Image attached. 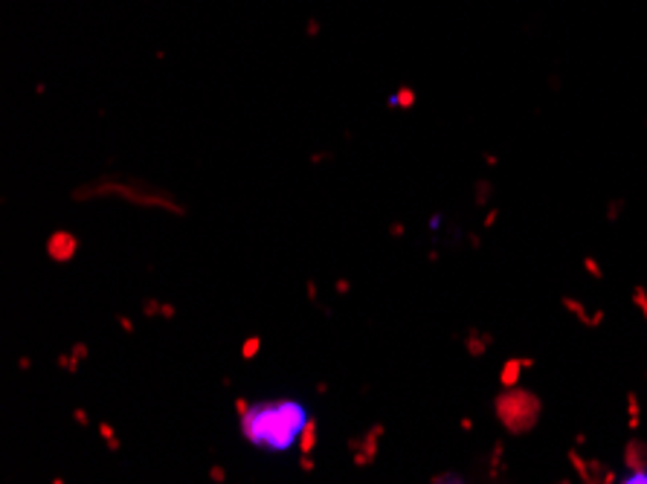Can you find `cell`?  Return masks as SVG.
<instances>
[{"mask_svg": "<svg viewBox=\"0 0 647 484\" xmlns=\"http://www.w3.org/2000/svg\"><path fill=\"white\" fill-rule=\"evenodd\" d=\"M305 403L294 397H276L253 403V409L238 417L241 421V438L255 449H273V453H285L296 444L299 429L305 424Z\"/></svg>", "mask_w": 647, "mask_h": 484, "instance_id": "obj_1", "label": "cell"}, {"mask_svg": "<svg viewBox=\"0 0 647 484\" xmlns=\"http://www.w3.org/2000/svg\"><path fill=\"white\" fill-rule=\"evenodd\" d=\"M494 415L499 426H503L508 435H528L535 432V426L543 417V400L537 392L531 389H520V386H511V389H503L494 397Z\"/></svg>", "mask_w": 647, "mask_h": 484, "instance_id": "obj_2", "label": "cell"}, {"mask_svg": "<svg viewBox=\"0 0 647 484\" xmlns=\"http://www.w3.org/2000/svg\"><path fill=\"white\" fill-rule=\"evenodd\" d=\"M105 195H122L128 198V203H134V206H145V209H166V212L171 215H180L186 218L189 215V209L183 203H177L169 191H160V189H151L149 183H142L137 180L134 189L131 186H125V183H96V186H85V189H76L73 191V200L82 203L85 198H105Z\"/></svg>", "mask_w": 647, "mask_h": 484, "instance_id": "obj_3", "label": "cell"}, {"mask_svg": "<svg viewBox=\"0 0 647 484\" xmlns=\"http://www.w3.org/2000/svg\"><path fill=\"white\" fill-rule=\"evenodd\" d=\"M78 247H82V244H78V238L70 230H53L50 235H47V241H44V252L56 264L73 261V258L78 255Z\"/></svg>", "mask_w": 647, "mask_h": 484, "instance_id": "obj_4", "label": "cell"}, {"mask_svg": "<svg viewBox=\"0 0 647 484\" xmlns=\"http://www.w3.org/2000/svg\"><path fill=\"white\" fill-rule=\"evenodd\" d=\"M383 432H386V426H383L380 421H378V424H371L366 432H360V447L351 453V464L358 467V470H366V467H371V464L378 461Z\"/></svg>", "mask_w": 647, "mask_h": 484, "instance_id": "obj_5", "label": "cell"}, {"mask_svg": "<svg viewBox=\"0 0 647 484\" xmlns=\"http://www.w3.org/2000/svg\"><path fill=\"white\" fill-rule=\"evenodd\" d=\"M462 345H464V351L471 354L473 360H479V357H485L488 354V348L494 345V334L491 331H479L476 325H471L464 331V336H462Z\"/></svg>", "mask_w": 647, "mask_h": 484, "instance_id": "obj_6", "label": "cell"}, {"mask_svg": "<svg viewBox=\"0 0 647 484\" xmlns=\"http://www.w3.org/2000/svg\"><path fill=\"white\" fill-rule=\"evenodd\" d=\"M621 461L627 467V473L633 470H647V441L641 438H630L621 449Z\"/></svg>", "mask_w": 647, "mask_h": 484, "instance_id": "obj_7", "label": "cell"}, {"mask_svg": "<svg viewBox=\"0 0 647 484\" xmlns=\"http://www.w3.org/2000/svg\"><path fill=\"white\" fill-rule=\"evenodd\" d=\"M485 476H488V481H499L505 473H508V464H505V441L503 438H496L491 444V453L488 458H485Z\"/></svg>", "mask_w": 647, "mask_h": 484, "instance_id": "obj_8", "label": "cell"}, {"mask_svg": "<svg viewBox=\"0 0 647 484\" xmlns=\"http://www.w3.org/2000/svg\"><path fill=\"white\" fill-rule=\"evenodd\" d=\"M317 444H319V421L308 415V417H305V424H302V429H299L296 449H299V453H314Z\"/></svg>", "mask_w": 647, "mask_h": 484, "instance_id": "obj_9", "label": "cell"}, {"mask_svg": "<svg viewBox=\"0 0 647 484\" xmlns=\"http://www.w3.org/2000/svg\"><path fill=\"white\" fill-rule=\"evenodd\" d=\"M523 371H528L523 357H508V360L503 363V368H499V386H503V389H511V386H520Z\"/></svg>", "mask_w": 647, "mask_h": 484, "instance_id": "obj_10", "label": "cell"}, {"mask_svg": "<svg viewBox=\"0 0 647 484\" xmlns=\"http://www.w3.org/2000/svg\"><path fill=\"white\" fill-rule=\"evenodd\" d=\"M560 304H563V311L569 313V316H575L584 328H592V313L587 311V304L580 302V299H575V296H563V299H560Z\"/></svg>", "mask_w": 647, "mask_h": 484, "instance_id": "obj_11", "label": "cell"}, {"mask_svg": "<svg viewBox=\"0 0 647 484\" xmlns=\"http://www.w3.org/2000/svg\"><path fill=\"white\" fill-rule=\"evenodd\" d=\"M96 432H99V438L105 441V447H108V453H110V456L122 453V441H119L117 426H113V424H108V421H99V424H96Z\"/></svg>", "mask_w": 647, "mask_h": 484, "instance_id": "obj_12", "label": "cell"}, {"mask_svg": "<svg viewBox=\"0 0 647 484\" xmlns=\"http://www.w3.org/2000/svg\"><path fill=\"white\" fill-rule=\"evenodd\" d=\"M494 198V183L488 180V177H479V180L473 183V203L482 209V206H488Z\"/></svg>", "mask_w": 647, "mask_h": 484, "instance_id": "obj_13", "label": "cell"}, {"mask_svg": "<svg viewBox=\"0 0 647 484\" xmlns=\"http://www.w3.org/2000/svg\"><path fill=\"white\" fill-rule=\"evenodd\" d=\"M566 461H569V467L575 470V476H578V481H584V484H589V470H587V458L578 453V449L572 447L569 453H566Z\"/></svg>", "mask_w": 647, "mask_h": 484, "instance_id": "obj_14", "label": "cell"}, {"mask_svg": "<svg viewBox=\"0 0 647 484\" xmlns=\"http://www.w3.org/2000/svg\"><path fill=\"white\" fill-rule=\"evenodd\" d=\"M258 351H262V336L258 334H250L244 343H241V360H255L258 357Z\"/></svg>", "mask_w": 647, "mask_h": 484, "instance_id": "obj_15", "label": "cell"}, {"mask_svg": "<svg viewBox=\"0 0 647 484\" xmlns=\"http://www.w3.org/2000/svg\"><path fill=\"white\" fill-rule=\"evenodd\" d=\"M56 365L61 368V371H67V374H78V368H82V360H78L76 357V354L73 351H67V354H58V357H56Z\"/></svg>", "mask_w": 647, "mask_h": 484, "instance_id": "obj_16", "label": "cell"}, {"mask_svg": "<svg viewBox=\"0 0 647 484\" xmlns=\"http://www.w3.org/2000/svg\"><path fill=\"white\" fill-rule=\"evenodd\" d=\"M389 107H403V110H410L412 105H415V90H410V87H403L398 96H392L389 102H386Z\"/></svg>", "mask_w": 647, "mask_h": 484, "instance_id": "obj_17", "label": "cell"}, {"mask_svg": "<svg viewBox=\"0 0 647 484\" xmlns=\"http://www.w3.org/2000/svg\"><path fill=\"white\" fill-rule=\"evenodd\" d=\"M462 481H464V476L456 470H442V473L430 476V484H462Z\"/></svg>", "mask_w": 647, "mask_h": 484, "instance_id": "obj_18", "label": "cell"}, {"mask_svg": "<svg viewBox=\"0 0 647 484\" xmlns=\"http://www.w3.org/2000/svg\"><path fill=\"white\" fill-rule=\"evenodd\" d=\"M624 198H612L610 203H607V223H619V218L624 215Z\"/></svg>", "mask_w": 647, "mask_h": 484, "instance_id": "obj_19", "label": "cell"}, {"mask_svg": "<svg viewBox=\"0 0 647 484\" xmlns=\"http://www.w3.org/2000/svg\"><path fill=\"white\" fill-rule=\"evenodd\" d=\"M630 299H633V304L639 308V313L644 316V322H647V290L641 287V284H636L633 287V293H630Z\"/></svg>", "mask_w": 647, "mask_h": 484, "instance_id": "obj_20", "label": "cell"}, {"mask_svg": "<svg viewBox=\"0 0 647 484\" xmlns=\"http://www.w3.org/2000/svg\"><path fill=\"white\" fill-rule=\"evenodd\" d=\"M624 403H627V415L630 417H641V403H639V395L633 389L624 395Z\"/></svg>", "mask_w": 647, "mask_h": 484, "instance_id": "obj_21", "label": "cell"}, {"mask_svg": "<svg viewBox=\"0 0 647 484\" xmlns=\"http://www.w3.org/2000/svg\"><path fill=\"white\" fill-rule=\"evenodd\" d=\"M584 270H587V276H589V279H598V282L604 279V267L598 264L592 255H587V258H584Z\"/></svg>", "mask_w": 647, "mask_h": 484, "instance_id": "obj_22", "label": "cell"}, {"mask_svg": "<svg viewBox=\"0 0 647 484\" xmlns=\"http://www.w3.org/2000/svg\"><path fill=\"white\" fill-rule=\"evenodd\" d=\"M160 299H154V296H149V299H142V316L145 319H154V316H160Z\"/></svg>", "mask_w": 647, "mask_h": 484, "instance_id": "obj_23", "label": "cell"}, {"mask_svg": "<svg viewBox=\"0 0 647 484\" xmlns=\"http://www.w3.org/2000/svg\"><path fill=\"white\" fill-rule=\"evenodd\" d=\"M499 215H503V209H499V206H491L488 212H485V218H482V230H494L496 221H499Z\"/></svg>", "mask_w": 647, "mask_h": 484, "instance_id": "obj_24", "label": "cell"}, {"mask_svg": "<svg viewBox=\"0 0 647 484\" xmlns=\"http://www.w3.org/2000/svg\"><path fill=\"white\" fill-rule=\"evenodd\" d=\"M296 464H299V470H302V473H314V470H317V458H314V453H299Z\"/></svg>", "mask_w": 647, "mask_h": 484, "instance_id": "obj_25", "label": "cell"}, {"mask_svg": "<svg viewBox=\"0 0 647 484\" xmlns=\"http://www.w3.org/2000/svg\"><path fill=\"white\" fill-rule=\"evenodd\" d=\"M209 481H212V484H226V467H221V464H212V467H209Z\"/></svg>", "mask_w": 647, "mask_h": 484, "instance_id": "obj_26", "label": "cell"}, {"mask_svg": "<svg viewBox=\"0 0 647 484\" xmlns=\"http://www.w3.org/2000/svg\"><path fill=\"white\" fill-rule=\"evenodd\" d=\"M70 351H73L82 363H87V360H90V345H87V343H82V340H76V343L70 345Z\"/></svg>", "mask_w": 647, "mask_h": 484, "instance_id": "obj_27", "label": "cell"}, {"mask_svg": "<svg viewBox=\"0 0 647 484\" xmlns=\"http://www.w3.org/2000/svg\"><path fill=\"white\" fill-rule=\"evenodd\" d=\"M621 484H647V470H633V473H627L619 478Z\"/></svg>", "mask_w": 647, "mask_h": 484, "instance_id": "obj_28", "label": "cell"}, {"mask_svg": "<svg viewBox=\"0 0 647 484\" xmlns=\"http://www.w3.org/2000/svg\"><path fill=\"white\" fill-rule=\"evenodd\" d=\"M305 296H308L311 304H319V287H317V282H314L311 276L305 279Z\"/></svg>", "mask_w": 647, "mask_h": 484, "instance_id": "obj_29", "label": "cell"}, {"mask_svg": "<svg viewBox=\"0 0 647 484\" xmlns=\"http://www.w3.org/2000/svg\"><path fill=\"white\" fill-rule=\"evenodd\" d=\"M73 421H76L78 426H90L93 417H90V412H87L85 406H76V409H73Z\"/></svg>", "mask_w": 647, "mask_h": 484, "instance_id": "obj_30", "label": "cell"}, {"mask_svg": "<svg viewBox=\"0 0 647 484\" xmlns=\"http://www.w3.org/2000/svg\"><path fill=\"white\" fill-rule=\"evenodd\" d=\"M113 319H117V325L125 331V334H134L137 325H134V319L131 316H125V313H113Z\"/></svg>", "mask_w": 647, "mask_h": 484, "instance_id": "obj_31", "label": "cell"}, {"mask_svg": "<svg viewBox=\"0 0 647 484\" xmlns=\"http://www.w3.org/2000/svg\"><path fill=\"white\" fill-rule=\"evenodd\" d=\"M233 406H235V415H238V417H244V415L253 409V403H250L247 397H235V400H233Z\"/></svg>", "mask_w": 647, "mask_h": 484, "instance_id": "obj_32", "label": "cell"}, {"mask_svg": "<svg viewBox=\"0 0 647 484\" xmlns=\"http://www.w3.org/2000/svg\"><path fill=\"white\" fill-rule=\"evenodd\" d=\"M331 159H334L331 151H314V154L308 157V163H311V166H319V163H331Z\"/></svg>", "mask_w": 647, "mask_h": 484, "instance_id": "obj_33", "label": "cell"}, {"mask_svg": "<svg viewBox=\"0 0 647 484\" xmlns=\"http://www.w3.org/2000/svg\"><path fill=\"white\" fill-rule=\"evenodd\" d=\"M174 316H177V308H174L171 302H163V304H160V319H166V322H171Z\"/></svg>", "mask_w": 647, "mask_h": 484, "instance_id": "obj_34", "label": "cell"}, {"mask_svg": "<svg viewBox=\"0 0 647 484\" xmlns=\"http://www.w3.org/2000/svg\"><path fill=\"white\" fill-rule=\"evenodd\" d=\"M334 293H337V296H348V293H351V282H348V279H337V282H334Z\"/></svg>", "mask_w": 647, "mask_h": 484, "instance_id": "obj_35", "label": "cell"}, {"mask_svg": "<svg viewBox=\"0 0 647 484\" xmlns=\"http://www.w3.org/2000/svg\"><path fill=\"white\" fill-rule=\"evenodd\" d=\"M389 235L392 238H403V235H407V223H403V221H392L389 223Z\"/></svg>", "mask_w": 647, "mask_h": 484, "instance_id": "obj_36", "label": "cell"}, {"mask_svg": "<svg viewBox=\"0 0 647 484\" xmlns=\"http://www.w3.org/2000/svg\"><path fill=\"white\" fill-rule=\"evenodd\" d=\"M467 244H471V250H482V235L479 232H467Z\"/></svg>", "mask_w": 647, "mask_h": 484, "instance_id": "obj_37", "label": "cell"}, {"mask_svg": "<svg viewBox=\"0 0 647 484\" xmlns=\"http://www.w3.org/2000/svg\"><path fill=\"white\" fill-rule=\"evenodd\" d=\"M442 221H444V215H442V212H435V215H430V221H427V227H430V230L435 232V230L442 227Z\"/></svg>", "mask_w": 647, "mask_h": 484, "instance_id": "obj_38", "label": "cell"}, {"mask_svg": "<svg viewBox=\"0 0 647 484\" xmlns=\"http://www.w3.org/2000/svg\"><path fill=\"white\" fill-rule=\"evenodd\" d=\"M604 319H607V313L598 308V311H592V328H601L604 325Z\"/></svg>", "mask_w": 647, "mask_h": 484, "instance_id": "obj_39", "label": "cell"}, {"mask_svg": "<svg viewBox=\"0 0 647 484\" xmlns=\"http://www.w3.org/2000/svg\"><path fill=\"white\" fill-rule=\"evenodd\" d=\"M18 368H21V371H29V368H32V357H29V354H21V357H18Z\"/></svg>", "mask_w": 647, "mask_h": 484, "instance_id": "obj_40", "label": "cell"}, {"mask_svg": "<svg viewBox=\"0 0 647 484\" xmlns=\"http://www.w3.org/2000/svg\"><path fill=\"white\" fill-rule=\"evenodd\" d=\"M358 447H360V435H351V438L346 441V449H348V453H354Z\"/></svg>", "mask_w": 647, "mask_h": 484, "instance_id": "obj_41", "label": "cell"}, {"mask_svg": "<svg viewBox=\"0 0 647 484\" xmlns=\"http://www.w3.org/2000/svg\"><path fill=\"white\" fill-rule=\"evenodd\" d=\"M459 429H462V432H473V421H471V417H462V421H459Z\"/></svg>", "mask_w": 647, "mask_h": 484, "instance_id": "obj_42", "label": "cell"}, {"mask_svg": "<svg viewBox=\"0 0 647 484\" xmlns=\"http://www.w3.org/2000/svg\"><path fill=\"white\" fill-rule=\"evenodd\" d=\"M314 389H317V395H328V389H331V386H328L326 380H319V383L314 386Z\"/></svg>", "mask_w": 647, "mask_h": 484, "instance_id": "obj_43", "label": "cell"}, {"mask_svg": "<svg viewBox=\"0 0 647 484\" xmlns=\"http://www.w3.org/2000/svg\"><path fill=\"white\" fill-rule=\"evenodd\" d=\"M496 163H499V157H496V154H491V151L485 154V166H491V168H494Z\"/></svg>", "mask_w": 647, "mask_h": 484, "instance_id": "obj_44", "label": "cell"}, {"mask_svg": "<svg viewBox=\"0 0 647 484\" xmlns=\"http://www.w3.org/2000/svg\"><path fill=\"white\" fill-rule=\"evenodd\" d=\"M439 258H442V252H439V250H430V252H427V261H430V264H435Z\"/></svg>", "mask_w": 647, "mask_h": 484, "instance_id": "obj_45", "label": "cell"}, {"mask_svg": "<svg viewBox=\"0 0 647 484\" xmlns=\"http://www.w3.org/2000/svg\"><path fill=\"white\" fill-rule=\"evenodd\" d=\"M584 441H587V435H584V432H578V435H575V447H580Z\"/></svg>", "mask_w": 647, "mask_h": 484, "instance_id": "obj_46", "label": "cell"}]
</instances>
